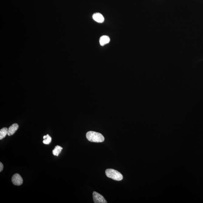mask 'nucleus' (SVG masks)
I'll use <instances>...</instances> for the list:
<instances>
[{
    "mask_svg": "<svg viewBox=\"0 0 203 203\" xmlns=\"http://www.w3.org/2000/svg\"><path fill=\"white\" fill-rule=\"evenodd\" d=\"M62 150V147L60 146H56L55 147V149L52 150V153L55 156H58L60 153H61Z\"/></svg>",
    "mask_w": 203,
    "mask_h": 203,
    "instance_id": "1a4fd4ad",
    "label": "nucleus"
},
{
    "mask_svg": "<svg viewBox=\"0 0 203 203\" xmlns=\"http://www.w3.org/2000/svg\"><path fill=\"white\" fill-rule=\"evenodd\" d=\"M87 139L90 142L101 143L104 142L105 138L102 134L96 132L90 131L86 134Z\"/></svg>",
    "mask_w": 203,
    "mask_h": 203,
    "instance_id": "f257e3e1",
    "label": "nucleus"
},
{
    "mask_svg": "<svg viewBox=\"0 0 203 203\" xmlns=\"http://www.w3.org/2000/svg\"><path fill=\"white\" fill-rule=\"evenodd\" d=\"M19 127V125L17 123H14L11 125L8 129V135L10 136L15 134L18 129Z\"/></svg>",
    "mask_w": 203,
    "mask_h": 203,
    "instance_id": "39448f33",
    "label": "nucleus"
},
{
    "mask_svg": "<svg viewBox=\"0 0 203 203\" xmlns=\"http://www.w3.org/2000/svg\"><path fill=\"white\" fill-rule=\"evenodd\" d=\"M93 199L95 203H107V202L102 195L94 191L93 193Z\"/></svg>",
    "mask_w": 203,
    "mask_h": 203,
    "instance_id": "7ed1b4c3",
    "label": "nucleus"
},
{
    "mask_svg": "<svg viewBox=\"0 0 203 203\" xmlns=\"http://www.w3.org/2000/svg\"><path fill=\"white\" fill-rule=\"evenodd\" d=\"M44 140L43 141V143L46 145H49L51 142L52 138L49 134L44 136L43 137Z\"/></svg>",
    "mask_w": 203,
    "mask_h": 203,
    "instance_id": "9d476101",
    "label": "nucleus"
},
{
    "mask_svg": "<svg viewBox=\"0 0 203 203\" xmlns=\"http://www.w3.org/2000/svg\"><path fill=\"white\" fill-rule=\"evenodd\" d=\"M106 176L109 178L117 181H120L123 179V176L118 171L113 169H107L105 171Z\"/></svg>",
    "mask_w": 203,
    "mask_h": 203,
    "instance_id": "f03ea898",
    "label": "nucleus"
},
{
    "mask_svg": "<svg viewBox=\"0 0 203 203\" xmlns=\"http://www.w3.org/2000/svg\"><path fill=\"white\" fill-rule=\"evenodd\" d=\"M12 182L14 185L19 186L23 184V180L19 174H16L12 176Z\"/></svg>",
    "mask_w": 203,
    "mask_h": 203,
    "instance_id": "20e7f679",
    "label": "nucleus"
},
{
    "mask_svg": "<svg viewBox=\"0 0 203 203\" xmlns=\"http://www.w3.org/2000/svg\"><path fill=\"white\" fill-rule=\"evenodd\" d=\"M93 20L99 23H102L104 21V18L103 15L100 13H95L93 15Z\"/></svg>",
    "mask_w": 203,
    "mask_h": 203,
    "instance_id": "423d86ee",
    "label": "nucleus"
},
{
    "mask_svg": "<svg viewBox=\"0 0 203 203\" xmlns=\"http://www.w3.org/2000/svg\"><path fill=\"white\" fill-rule=\"evenodd\" d=\"M8 129L7 128H2L0 130V139H3L8 135Z\"/></svg>",
    "mask_w": 203,
    "mask_h": 203,
    "instance_id": "6e6552de",
    "label": "nucleus"
},
{
    "mask_svg": "<svg viewBox=\"0 0 203 203\" xmlns=\"http://www.w3.org/2000/svg\"><path fill=\"white\" fill-rule=\"evenodd\" d=\"M3 169H4V166L2 163L1 162L0 163V172H1L2 171Z\"/></svg>",
    "mask_w": 203,
    "mask_h": 203,
    "instance_id": "9b49d317",
    "label": "nucleus"
},
{
    "mask_svg": "<svg viewBox=\"0 0 203 203\" xmlns=\"http://www.w3.org/2000/svg\"><path fill=\"white\" fill-rule=\"evenodd\" d=\"M110 39L108 36H102L99 40V42L100 45L103 46L108 43L110 42Z\"/></svg>",
    "mask_w": 203,
    "mask_h": 203,
    "instance_id": "0eeeda50",
    "label": "nucleus"
}]
</instances>
